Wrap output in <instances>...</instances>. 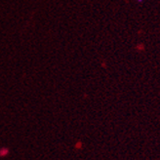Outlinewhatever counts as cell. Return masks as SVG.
Masks as SVG:
<instances>
[{"mask_svg":"<svg viewBox=\"0 0 160 160\" xmlns=\"http://www.w3.org/2000/svg\"><path fill=\"white\" fill-rule=\"evenodd\" d=\"M139 1H142V0H139Z\"/></svg>","mask_w":160,"mask_h":160,"instance_id":"6da1fadb","label":"cell"}]
</instances>
